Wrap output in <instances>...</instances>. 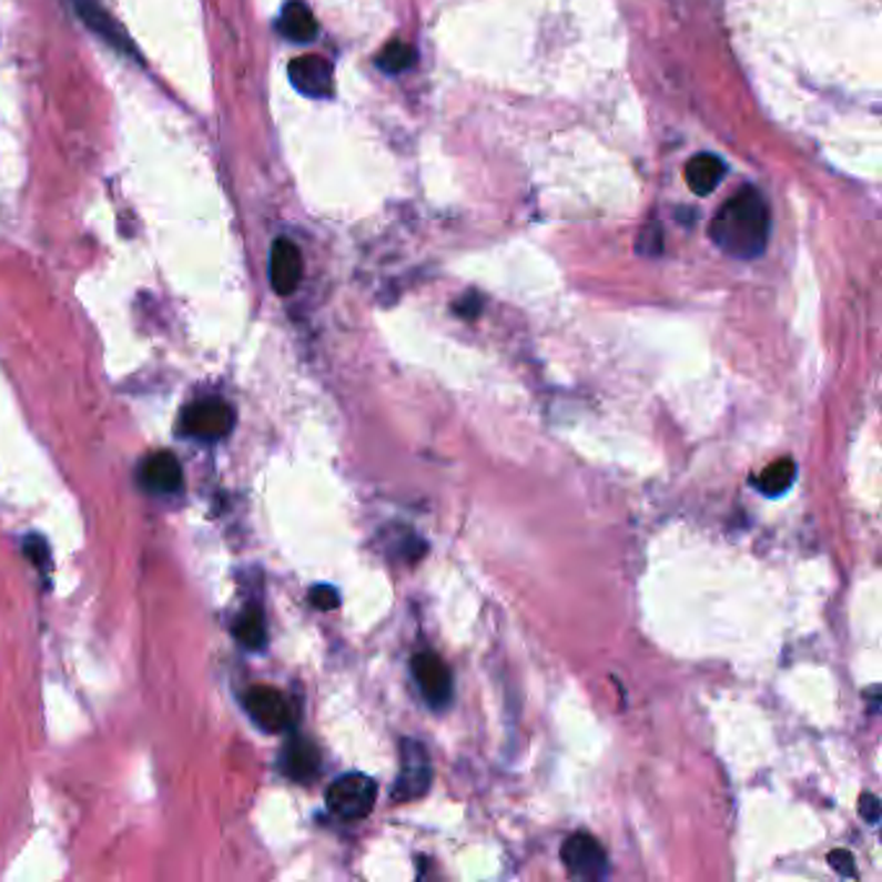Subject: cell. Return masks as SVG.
Segmentation results:
<instances>
[{
    "mask_svg": "<svg viewBox=\"0 0 882 882\" xmlns=\"http://www.w3.org/2000/svg\"><path fill=\"white\" fill-rule=\"evenodd\" d=\"M433 784V763L430 753L417 740L404 738L402 740V771L394 787L396 802H412L425 798L430 792Z\"/></svg>",
    "mask_w": 882,
    "mask_h": 882,
    "instance_id": "277c9868",
    "label": "cell"
},
{
    "mask_svg": "<svg viewBox=\"0 0 882 882\" xmlns=\"http://www.w3.org/2000/svg\"><path fill=\"white\" fill-rule=\"evenodd\" d=\"M724 166L722 161L712 153H699L697 159L689 161L686 166V184H689L691 192L697 194H709L717 184L722 182Z\"/></svg>",
    "mask_w": 882,
    "mask_h": 882,
    "instance_id": "4fadbf2b",
    "label": "cell"
},
{
    "mask_svg": "<svg viewBox=\"0 0 882 882\" xmlns=\"http://www.w3.org/2000/svg\"><path fill=\"white\" fill-rule=\"evenodd\" d=\"M479 311H481V298L479 295H466L464 301L460 303H456V314L458 316H468V318H474V316H479Z\"/></svg>",
    "mask_w": 882,
    "mask_h": 882,
    "instance_id": "603a6c76",
    "label": "cell"
},
{
    "mask_svg": "<svg viewBox=\"0 0 882 882\" xmlns=\"http://www.w3.org/2000/svg\"><path fill=\"white\" fill-rule=\"evenodd\" d=\"M415 60H417L415 47L404 44V42H394L378 54V68L386 70V73L396 75V73H404V70L415 65Z\"/></svg>",
    "mask_w": 882,
    "mask_h": 882,
    "instance_id": "e0dca14e",
    "label": "cell"
},
{
    "mask_svg": "<svg viewBox=\"0 0 882 882\" xmlns=\"http://www.w3.org/2000/svg\"><path fill=\"white\" fill-rule=\"evenodd\" d=\"M311 604L322 608V611H334V608L339 606V592L334 590L332 585H316V588L311 590Z\"/></svg>",
    "mask_w": 882,
    "mask_h": 882,
    "instance_id": "ac0fdd59",
    "label": "cell"
},
{
    "mask_svg": "<svg viewBox=\"0 0 882 882\" xmlns=\"http://www.w3.org/2000/svg\"><path fill=\"white\" fill-rule=\"evenodd\" d=\"M860 815L864 818V821H868L870 825H878V821H880V800L875 798V794H862V800H860Z\"/></svg>",
    "mask_w": 882,
    "mask_h": 882,
    "instance_id": "44dd1931",
    "label": "cell"
},
{
    "mask_svg": "<svg viewBox=\"0 0 882 882\" xmlns=\"http://www.w3.org/2000/svg\"><path fill=\"white\" fill-rule=\"evenodd\" d=\"M792 481H794V460L782 458L774 460L769 468H763V474L756 479V487H759L767 497H779L792 487Z\"/></svg>",
    "mask_w": 882,
    "mask_h": 882,
    "instance_id": "9a60e30c",
    "label": "cell"
},
{
    "mask_svg": "<svg viewBox=\"0 0 882 882\" xmlns=\"http://www.w3.org/2000/svg\"><path fill=\"white\" fill-rule=\"evenodd\" d=\"M280 31H283V37L291 39V42L306 44L311 39H316L318 23L306 3L291 0V3L283 8V16H280Z\"/></svg>",
    "mask_w": 882,
    "mask_h": 882,
    "instance_id": "7c38bea8",
    "label": "cell"
},
{
    "mask_svg": "<svg viewBox=\"0 0 882 882\" xmlns=\"http://www.w3.org/2000/svg\"><path fill=\"white\" fill-rule=\"evenodd\" d=\"M233 423H236L233 407L221 396H205V399L192 402L182 417L184 433L197 440H221L233 430Z\"/></svg>",
    "mask_w": 882,
    "mask_h": 882,
    "instance_id": "3957f363",
    "label": "cell"
},
{
    "mask_svg": "<svg viewBox=\"0 0 882 882\" xmlns=\"http://www.w3.org/2000/svg\"><path fill=\"white\" fill-rule=\"evenodd\" d=\"M637 249L642 254H660L662 252V231L658 225H647L642 236L637 241Z\"/></svg>",
    "mask_w": 882,
    "mask_h": 882,
    "instance_id": "d6986e66",
    "label": "cell"
},
{
    "mask_svg": "<svg viewBox=\"0 0 882 882\" xmlns=\"http://www.w3.org/2000/svg\"><path fill=\"white\" fill-rule=\"evenodd\" d=\"M75 13L81 16V21L89 27L99 39H104L109 47L120 50L124 54H132V42L124 31L116 27V21L104 11V6H99V0H73Z\"/></svg>",
    "mask_w": 882,
    "mask_h": 882,
    "instance_id": "30bf717a",
    "label": "cell"
},
{
    "mask_svg": "<svg viewBox=\"0 0 882 882\" xmlns=\"http://www.w3.org/2000/svg\"><path fill=\"white\" fill-rule=\"evenodd\" d=\"M303 277V256L298 246L287 239H277L270 254V283L280 295L298 291Z\"/></svg>",
    "mask_w": 882,
    "mask_h": 882,
    "instance_id": "9c48e42d",
    "label": "cell"
},
{
    "mask_svg": "<svg viewBox=\"0 0 882 882\" xmlns=\"http://www.w3.org/2000/svg\"><path fill=\"white\" fill-rule=\"evenodd\" d=\"M23 551H27L29 557L34 559L39 567H44L47 557H50V554H47V544H44V538H39V536H29L27 541H23Z\"/></svg>",
    "mask_w": 882,
    "mask_h": 882,
    "instance_id": "7402d4cb",
    "label": "cell"
},
{
    "mask_svg": "<svg viewBox=\"0 0 882 882\" xmlns=\"http://www.w3.org/2000/svg\"><path fill=\"white\" fill-rule=\"evenodd\" d=\"M236 637L241 645L260 650L267 642V627H264V616L260 606H249L236 621Z\"/></svg>",
    "mask_w": 882,
    "mask_h": 882,
    "instance_id": "2e32d148",
    "label": "cell"
},
{
    "mask_svg": "<svg viewBox=\"0 0 882 882\" xmlns=\"http://www.w3.org/2000/svg\"><path fill=\"white\" fill-rule=\"evenodd\" d=\"M412 673H415V681L419 689H423V697L430 707L445 709L453 699V676L445 662L435 652H419L412 660Z\"/></svg>",
    "mask_w": 882,
    "mask_h": 882,
    "instance_id": "52a82bcc",
    "label": "cell"
},
{
    "mask_svg": "<svg viewBox=\"0 0 882 882\" xmlns=\"http://www.w3.org/2000/svg\"><path fill=\"white\" fill-rule=\"evenodd\" d=\"M378 800V784L365 774H345L334 779L326 790V805L342 821H363L373 813Z\"/></svg>",
    "mask_w": 882,
    "mask_h": 882,
    "instance_id": "7a4b0ae2",
    "label": "cell"
},
{
    "mask_svg": "<svg viewBox=\"0 0 882 882\" xmlns=\"http://www.w3.org/2000/svg\"><path fill=\"white\" fill-rule=\"evenodd\" d=\"M561 864L567 875L577 880H604L608 875V856L600 841L590 833H572L561 844Z\"/></svg>",
    "mask_w": 882,
    "mask_h": 882,
    "instance_id": "5b68a950",
    "label": "cell"
},
{
    "mask_svg": "<svg viewBox=\"0 0 882 882\" xmlns=\"http://www.w3.org/2000/svg\"><path fill=\"white\" fill-rule=\"evenodd\" d=\"M769 207L756 190H743L717 210L709 233L724 254L738 260H753L767 249L769 241Z\"/></svg>",
    "mask_w": 882,
    "mask_h": 882,
    "instance_id": "6da1fadb",
    "label": "cell"
},
{
    "mask_svg": "<svg viewBox=\"0 0 882 882\" xmlns=\"http://www.w3.org/2000/svg\"><path fill=\"white\" fill-rule=\"evenodd\" d=\"M140 481L151 491H176L184 484L182 464H179L174 453H153L140 466Z\"/></svg>",
    "mask_w": 882,
    "mask_h": 882,
    "instance_id": "8fae6325",
    "label": "cell"
},
{
    "mask_svg": "<svg viewBox=\"0 0 882 882\" xmlns=\"http://www.w3.org/2000/svg\"><path fill=\"white\" fill-rule=\"evenodd\" d=\"M285 769L293 779H308L318 771V751L308 740H295L285 751Z\"/></svg>",
    "mask_w": 882,
    "mask_h": 882,
    "instance_id": "5bb4252c",
    "label": "cell"
},
{
    "mask_svg": "<svg viewBox=\"0 0 882 882\" xmlns=\"http://www.w3.org/2000/svg\"><path fill=\"white\" fill-rule=\"evenodd\" d=\"M244 707L252 720L267 732H283L291 728L293 709L287 699L272 686H252L244 693Z\"/></svg>",
    "mask_w": 882,
    "mask_h": 882,
    "instance_id": "8992f818",
    "label": "cell"
},
{
    "mask_svg": "<svg viewBox=\"0 0 882 882\" xmlns=\"http://www.w3.org/2000/svg\"><path fill=\"white\" fill-rule=\"evenodd\" d=\"M829 862H831V868L837 870V872H841V875L844 878H854L856 875V870H854V856L846 852V849H837V852H831L829 854Z\"/></svg>",
    "mask_w": 882,
    "mask_h": 882,
    "instance_id": "ffe728a7",
    "label": "cell"
},
{
    "mask_svg": "<svg viewBox=\"0 0 882 882\" xmlns=\"http://www.w3.org/2000/svg\"><path fill=\"white\" fill-rule=\"evenodd\" d=\"M287 75H291V83L303 93V97L311 99L332 97L334 70L330 62L318 58V54H303V58H295L291 62V68H287Z\"/></svg>",
    "mask_w": 882,
    "mask_h": 882,
    "instance_id": "ba28073f",
    "label": "cell"
}]
</instances>
